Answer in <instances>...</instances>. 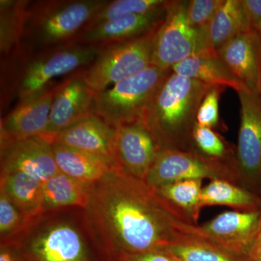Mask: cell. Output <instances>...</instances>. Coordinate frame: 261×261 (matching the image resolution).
Segmentation results:
<instances>
[{
    "label": "cell",
    "mask_w": 261,
    "mask_h": 261,
    "mask_svg": "<svg viewBox=\"0 0 261 261\" xmlns=\"http://www.w3.org/2000/svg\"><path fill=\"white\" fill-rule=\"evenodd\" d=\"M188 3L167 1L164 20L154 36L151 65L171 69L173 65L202 51L199 33L187 19Z\"/></svg>",
    "instance_id": "9"
},
{
    "label": "cell",
    "mask_w": 261,
    "mask_h": 261,
    "mask_svg": "<svg viewBox=\"0 0 261 261\" xmlns=\"http://www.w3.org/2000/svg\"><path fill=\"white\" fill-rule=\"evenodd\" d=\"M28 0L0 1L1 61L18 54L23 37Z\"/></svg>",
    "instance_id": "26"
},
{
    "label": "cell",
    "mask_w": 261,
    "mask_h": 261,
    "mask_svg": "<svg viewBox=\"0 0 261 261\" xmlns=\"http://www.w3.org/2000/svg\"><path fill=\"white\" fill-rule=\"evenodd\" d=\"M83 70L68 75L57 85L47 128L42 135L51 142L62 130L94 114L96 94L84 80Z\"/></svg>",
    "instance_id": "13"
},
{
    "label": "cell",
    "mask_w": 261,
    "mask_h": 261,
    "mask_svg": "<svg viewBox=\"0 0 261 261\" xmlns=\"http://www.w3.org/2000/svg\"><path fill=\"white\" fill-rule=\"evenodd\" d=\"M259 197H260V211H259V212H260V231H261V188H260V192H259Z\"/></svg>",
    "instance_id": "37"
},
{
    "label": "cell",
    "mask_w": 261,
    "mask_h": 261,
    "mask_svg": "<svg viewBox=\"0 0 261 261\" xmlns=\"http://www.w3.org/2000/svg\"><path fill=\"white\" fill-rule=\"evenodd\" d=\"M171 71L150 65L96 94L94 114L113 128L142 121L154 92Z\"/></svg>",
    "instance_id": "6"
},
{
    "label": "cell",
    "mask_w": 261,
    "mask_h": 261,
    "mask_svg": "<svg viewBox=\"0 0 261 261\" xmlns=\"http://www.w3.org/2000/svg\"><path fill=\"white\" fill-rule=\"evenodd\" d=\"M1 243L13 245L19 261H105L108 256L81 207L42 211Z\"/></svg>",
    "instance_id": "2"
},
{
    "label": "cell",
    "mask_w": 261,
    "mask_h": 261,
    "mask_svg": "<svg viewBox=\"0 0 261 261\" xmlns=\"http://www.w3.org/2000/svg\"><path fill=\"white\" fill-rule=\"evenodd\" d=\"M42 190V182L25 173L0 175V191L9 197L27 220L41 212Z\"/></svg>",
    "instance_id": "24"
},
{
    "label": "cell",
    "mask_w": 261,
    "mask_h": 261,
    "mask_svg": "<svg viewBox=\"0 0 261 261\" xmlns=\"http://www.w3.org/2000/svg\"><path fill=\"white\" fill-rule=\"evenodd\" d=\"M161 147L142 121L124 123L115 128L113 151L118 169L145 181Z\"/></svg>",
    "instance_id": "14"
},
{
    "label": "cell",
    "mask_w": 261,
    "mask_h": 261,
    "mask_svg": "<svg viewBox=\"0 0 261 261\" xmlns=\"http://www.w3.org/2000/svg\"><path fill=\"white\" fill-rule=\"evenodd\" d=\"M168 249L180 261H252L250 257L228 251L192 233Z\"/></svg>",
    "instance_id": "27"
},
{
    "label": "cell",
    "mask_w": 261,
    "mask_h": 261,
    "mask_svg": "<svg viewBox=\"0 0 261 261\" xmlns=\"http://www.w3.org/2000/svg\"><path fill=\"white\" fill-rule=\"evenodd\" d=\"M166 3L167 0H107L85 29L126 15L144 14L157 11L164 8Z\"/></svg>",
    "instance_id": "29"
},
{
    "label": "cell",
    "mask_w": 261,
    "mask_h": 261,
    "mask_svg": "<svg viewBox=\"0 0 261 261\" xmlns=\"http://www.w3.org/2000/svg\"><path fill=\"white\" fill-rule=\"evenodd\" d=\"M25 218L4 192L0 191V238L1 242L11 238L21 230Z\"/></svg>",
    "instance_id": "30"
},
{
    "label": "cell",
    "mask_w": 261,
    "mask_h": 261,
    "mask_svg": "<svg viewBox=\"0 0 261 261\" xmlns=\"http://www.w3.org/2000/svg\"><path fill=\"white\" fill-rule=\"evenodd\" d=\"M192 234L228 251L250 257L260 232L259 211H226L202 225H194Z\"/></svg>",
    "instance_id": "11"
},
{
    "label": "cell",
    "mask_w": 261,
    "mask_h": 261,
    "mask_svg": "<svg viewBox=\"0 0 261 261\" xmlns=\"http://www.w3.org/2000/svg\"><path fill=\"white\" fill-rule=\"evenodd\" d=\"M107 0L29 1L19 53H37L70 43Z\"/></svg>",
    "instance_id": "5"
},
{
    "label": "cell",
    "mask_w": 261,
    "mask_h": 261,
    "mask_svg": "<svg viewBox=\"0 0 261 261\" xmlns=\"http://www.w3.org/2000/svg\"><path fill=\"white\" fill-rule=\"evenodd\" d=\"M171 70L178 74L199 81L211 87H231L237 92L249 91L216 51L206 50L190 57L173 65Z\"/></svg>",
    "instance_id": "19"
},
{
    "label": "cell",
    "mask_w": 261,
    "mask_h": 261,
    "mask_svg": "<svg viewBox=\"0 0 261 261\" xmlns=\"http://www.w3.org/2000/svg\"><path fill=\"white\" fill-rule=\"evenodd\" d=\"M85 209L108 255L168 248L192 234L194 226L182 221L145 181L116 167L94 184Z\"/></svg>",
    "instance_id": "1"
},
{
    "label": "cell",
    "mask_w": 261,
    "mask_h": 261,
    "mask_svg": "<svg viewBox=\"0 0 261 261\" xmlns=\"http://www.w3.org/2000/svg\"><path fill=\"white\" fill-rule=\"evenodd\" d=\"M250 256L252 261H261V231L252 246Z\"/></svg>",
    "instance_id": "36"
},
{
    "label": "cell",
    "mask_w": 261,
    "mask_h": 261,
    "mask_svg": "<svg viewBox=\"0 0 261 261\" xmlns=\"http://www.w3.org/2000/svg\"><path fill=\"white\" fill-rule=\"evenodd\" d=\"M258 34H259V35H260V37L261 38V27H260V30H259Z\"/></svg>",
    "instance_id": "39"
},
{
    "label": "cell",
    "mask_w": 261,
    "mask_h": 261,
    "mask_svg": "<svg viewBox=\"0 0 261 261\" xmlns=\"http://www.w3.org/2000/svg\"><path fill=\"white\" fill-rule=\"evenodd\" d=\"M192 150L236 168V147L214 129L196 123L192 132Z\"/></svg>",
    "instance_id": "28"
},
{
    "label": "cell",
    "mask_w": 261,
    "mask_h": 261,
    "mask_svg": "<svg viewBox=\"0 0 261 261\" xmlns=\"http://www.w3.org/2000/svg\"><path fill=\"white\" fill-rule=\"evenodd\" d=\"M249 30L258 32L261 27V0H242Z\"/></svg>",
    "instance_id": "34"
},
{
    "label": "cell",
    "mask_w": 261,
    "mask_h": 261,
    "mask_svg": "<svg viewBox=\"0 0 261 261\" xmlns=\"http://www.w3.org/2000/svg\"><path fill=\"white\" fill-rule=\"evenodd\" d=\"M211 87L172 70L160 84L142 121L161 149L192 150L197 111Z\"/></svg>",
    "instance_id": "4"
},
{
    "label": "cell",
    "mask_w": 261,
    "mask_h": 261,
    "mask_svg": "<svg viewBox=\"0 0 261 261\" xmlns=\"http://www.w3.org/2000/svg\"><path fill=\"white\" fill-rule=\"evenodd\" d=\"M0 261H19L16 252L11 244L1 243Z\"/></svg>",
    "instance_id": "35"
},
{
    "label": "cell",
    "mask_w": 261,
    "mask_h": 261,
    "mask_svg": "<svg viewBox=\"0 0 261 261\" xmlns=\"http://www.w3.org/2000/svg\"><path fill=\"white\" fill-rule=\"evenodd\" d=\"M102 47L72 42L37 53H18L1 61L2 106L11 98L18 102L55 86V79L85 69Z\"/></svg>",
    "instance_id": "3"
},
{
    "label": "cell",
    "mask_w": 261,
    "mask_h": 261,
    "mask_svg": "<svg viewBox=\"0 0 261 261\" xmlns=\"http://www.w3.org/2000/svg\"><path fill=\"white\" fill-rule=\"evenodd\" d=\"M258 97H259V99H260V104H261V88H260V92H259Z\"/></svg>",
    "instance_id": "38"
},
{
    "label": "cell",
    "mask_w": 261,
    "mask_h": 261,
    "mask_svg": "<svg viewBox=\"0 0 261 261\" xmlns=\"http://www.w3.org/2000/svg\"><path fill=\"white\" fill-rule=\"evenodd\" d=\"M216 51L249 91L258 95L261 88V38L258 32L242 33Z\"/></svg>",
    "instance_id": "17"
},
{
    "label": "cell",
    "mask_w": 261,
    "mask_h": 261,
    "mask_svg": "<svg viewBox=\"0 0 261 261\" xmlns=\"http://www.w3.org/2000/svg\"><path fill=\"white\" fill-rule=\"evenodd\" d=\"M247 31L250 30L242 0H223L208 27L199 34L204 50L216 51Z\"/></svg>",
    "instance_id": "20"
},
{
    "label": "cell",
    "mask_w": 261,
    "mask_h": 261,
    "mask_svg": "<svg viewBox=\"0 0 261 261\" xmlns=\"http://www.w3.org/2000/svg\"><path fill=\"white\" fill-rule=\"evenodd\" d=\"M158 29L137 39L102 47L94 61L83 70L84 80L94 93L106 90L151 65Z\"/></svg>",
    "instance_id": "7"
},
{
    "label": "cell",
    "mask_w": 261,
    "mask_h": 261,
    "mask_svg": "<svg viewBox=\"0 0 261 261\" xmlns=\"http://www.w3.org/2000/svg\"><path fill=\"white\" fill-rule=\"evenodd\" d=\"M226 87H211L202 99L197 115V123L215 129L220 126L219 100Z\"/></svg>",
    "instance_id": "32"
},
{
    "label": "cell",
    "mask_w": 261,
    "mask_h": 261,
    "mask_svg": "<svg viewBox=\"0 0 261 261\" xmlns=\"http://www.w3.org/2000/svg\"><path fill=\"white\" fill-rule=\"evenodd\" d=\"M165 15L166 7L152 13L126 15L107 20L84 29L74 42L106 47L126 42L159 29Z\"/></svg>",
    "instance_id": "15"
},
{
    "label": "cell",
    "mask_w": 261,
    "mask_h": 261,
    "mask_svg": "<svg viewBox=\"0 0 261 261\" xmlns=\"http://www.w3.org/2000/svg\"><path fill=\"white\" fill-rule=\"evenodd\" d=\"M92 187L59 171L43 183L41 212L66 207L86 208Z\"/></svg>",
    "instance_id": "23"
},
{
    "label": "cell",
    "mask_w": 261,
    "mask_h": 261,
    "mask_svg": "<svg viewBox=\"0 0 261 261\" xmlns=\"http://www.w3.org/2000/svg\"><path fill=\"white\" fill-rule=\"evenodd\" d=\"M202 180L191 179L173 182L154 188L159 198L184 222L198 225L201 206Z\"/></svg>",
    "instance_id": "22"
},
{
    "label": "cell",
    "mask_w": 261,
    "mask_h": 261,
    "mask_svg": "<svg viewBox=\"0 0 261 261\" xmlns=\"http://www.w3.org/2000/svg\"><path fill=\"white\" fill-rule=\"evenodd\" d=\"M223 0H190L187 16L190 25L197 32L208 27L222 4Z\"/></svg>",
    "instance_id": "31"
},
{
    "label": "cell",
    "mask_w": 261,
    "mask_h": 261,
    "mask_svg": "<svg viewBox=\"0 0 261 261\" xmlns=\"http://www.w3.org/2000/svg\"><path fill=\"white\" fill-rule=\"evenodd\" d=\"M224 205L235 211H259L260 199L259 195L244 187L222 179L211 180L202 187L201 206Z\"/></svg>",
    "instance_id": "25"
},
{
    "label": "cell",
    "mask_w": 261,
    "mask_h": 261,
    "mask_svg": "<svg viewBox=\"0 0 261 261\" xmlns=\"http://www.w3.org/2000/svg\"><path fill=\"white\" fill-rule=\"evenodd\" d=\"M51 147L59 171L84 183L94 185L116 167L105 160L56 142Z\"/></svg>",
    "instance_id": "21"
},
{
    "label": "cell",
    "mask_w": 261,
    "mask_h": 261,
    "mask_svg": "<svg viewBox=\"0 0 261 261\" xmlns=\"http://www.w3.org/2000/svg\"><path fill=\"white\" fill-rule=\"evenodd\" d=\"M114 135L115 128L93 114L62 130L53 142L92 154L116 166Z\"/></svg>",
    "instance_id": "18"
},
{
    "label": "cell",
    "mask_w": 261,
    "mask_h": 261,
    "mask_svg": "<svg viewBox=\"0 0 261 261\" xmlns=\"http://www.w3.org/2000/svg\"><path fill=\"white\" fill-rule=\"evenodd\" d=\"M122 255L126 261H180L168 248Z\"/></svg>",
    "instance_id": "33"
},
{
    "label": "cell",
    "mask_w": 261,
    "mask_h": 261,
    "mask_svg": "<svg viewBox=\"0 0 261 261\" xmlns=\"http://www.w3.org/2000/svg\"><path fill=\"white\" fill-rule=\"evenodd\" d=\"M51 144L42 135L0 139V175L23 173L44 183L59 172Z\"/></svg>",
    "instance_id": "12"
},
{
    "label": "cell",
    "mask_w": 261,
    "mask_h": 261,
    "mask_svg": "<svg viewBox=\"0 0 261 261\" xmlns=\"http://www.w3.org/2000/svg\"><path fill=\"white\" fill-rule=\"evenodd\" d=\"M222 179L238 185L236 168L207 159L194 150L163 149L149 168L145 182L152 188L185 180Z\"/></svg>",
    "instance_id": "8"
},
{
    "label": "cell",
    "mask_w": 261,
    "mask_h": 261,
    "mask_svg": "<svg viewBox=\"0 0 261 261\" xmlns=\"http://www.w3.org/2000/svg\"><path fill=\"white\" fill-rule=\"evenodd\" d=\"M57 85L42 93L18 102L1 119L0 139L20 140L42 135L47 128Z\"/></svg>",
    "instance_id": "16"
},
{
    "label": "cell",
    "mask_w": 261,
    "mask_h": 261,
    "mask_svg": "<svg viewBox=\"0 0 261 261\" xmlns=\"http://www.w3.org/2000/svg\"><path fill=\"white\" fill-rule=\"evenodd\" d=\"M241 118L236 147L238 185L259 195L261 188V104L250 91L238 92Z\"/></svg>",
    "instance_id": "10"
}]
</instances>
